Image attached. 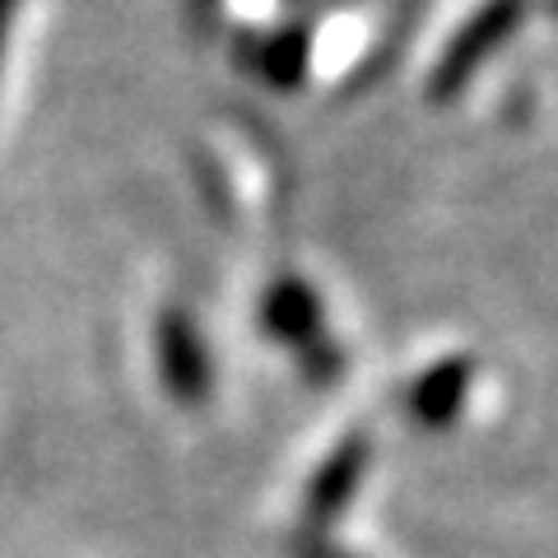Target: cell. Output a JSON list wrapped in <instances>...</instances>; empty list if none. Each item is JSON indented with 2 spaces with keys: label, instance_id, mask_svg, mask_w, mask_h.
Returning a JSON list of instances; mask_svg holds the SVG:
<instances>
[{
  "label": "cell",
  "instance_id": "obj_3",
  "mask_svg": "<svg viewBox=\"0 0 558 558\" xmlns=\"http://www.w3.org/2000/svg\"><path fill=\"white\" fill-rule=\"evenodd\" d=\"M260 322H266L275 340L299 344V349L322 340V303L303 279H275L266 299H260Z\"/></svg>",
  "mask_w": 558,
  "mask_h": 558
},
{
  "label": "cell",
  "instance_id": "obj_6",
  "mask_svg": "<svg viewBox=\"0 0 558 558\" xmlns=\"http://www.w3.org/2000/svg\"><path fill=\"white\" fill-rule=\"evenodd\" d=\"M363 461H368V447H363V438H349L336 457L322 465V475H317V484H312V494H307V517L312 521H322V517L344 508L349 494H354V484H359V475H363Z\"/></svg>",
  "mask_w": 558,
  "mask_h": 558
},
{
  "label": "cell",
  "instance_id": "obj_4",
  "mask_svg": "<svg viewBox=\"0 0 558 558\" xmlns=\"http://www.w3.org/2000/svg\"><path fill=\"white\" fill-rule=\"evenodd\" d=\"M247 65L256 70V80L279 84V89H293V84H303L307 65H312V38H307V28H284V33L252 38Z\"/></svg>",
  "mask_w": 558,
  "mask_h": 558
},
{
  "label": "cell",
  "instance_id": "obj_2",
  "mask_svg": "<svg viewBox=\"0 0 558 558\" xmlns=\"http://www.w3.org/2000/svg\"><path fill=\"white\" fill-rule=\"evenodd\" d=\"M154 359H159V377L172 400L182 405H201L209 396V349L201 340L196 322L186 312H163L159 336H154Z\"/></svg>",
  "mask_w": 558,
  "mask_h": 558
},
{
  "label": "cell",
  "instance_id": "obj_7",
  "mask_svg": "<svg viewBox=\"0 0 558 558\" xmlns=\"http://www.w3.org/2000/svg\"><path fill=\"white\" fill-rule=\"evenodd\" d=\"M14 20H20V0H0V70H5V51H10Z\"/></svg>",
  "mask_w": 558,
  "mask_h": 558
},
{
  "label": "cell",
  "instance_id": "obj_5",
  "mask_svg": "<svg viewBox=\"0 0 558 558\" xmlns=\"http://www.w3.org/2000/svg\"><path fill=\"white\" fill-rule=\"evenodd\" d=\"M470 387V363L465 359H451V363H438L428 377H418L414 381V391H410V410L418 424H428V428H438L447 424L451 414L461 410V396Z\"/></svg>",
  "mask_w": 558,
  "mask_h": 558
},
{
  "label": "cell",
  "instance_id": "obj_8",
  "mask_svg": "<svg viewBox=\"0 0 558 558\" xmlns=\"http://www.w3.org/2000/svg\"><path fill=\"white\" fill-rule=\"evenodd\" d=\"M554 10H558V0H554Z\"/></svg>",
  "mask_w": 558,
  "mask_h": 558
},
{
  "label": "cell",
  "instance_id": "obj_1",
  "mask_svg": "<svg viewBox=\"0 0 558 558\" xmlns=\"http://www.w3.org/2000/svg\"><path fill=\"white\" fill-rule=\"evenodd\" d=\"M517 14H521L517 0H488L480 14H470V20L457 28V38L447 43L442 61L433 65V98L457 94L480 70V61H488L502 47V38H508L512 24H517Z\"/></svg>",
  "mask_w": 558,
  "mask_h": 558
}]
</instances>
